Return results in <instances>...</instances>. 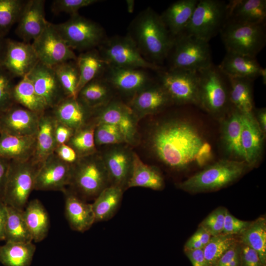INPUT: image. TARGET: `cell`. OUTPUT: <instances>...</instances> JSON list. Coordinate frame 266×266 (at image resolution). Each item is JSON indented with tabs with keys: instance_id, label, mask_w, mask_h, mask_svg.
Wrapping results in <instances>:
<instances>
[{
	"instance_id": "d6a6232c",
	"label": "cell",
	"mask_w": 266,
	"mask_h": 266,
	"mask_svg": "<svg viewBox=\"0 0 266 266\" xmlns=\"http://www.w3.org/2000/svg\"><path fill=\"white\" fill-rule=\"evenodd\" d=\"M164 186V179L160 172L156 168L144 164L136 154L133 153L132 169L127 189L141 187L159 190Z\"/></svg>"
},
{
	"instance_id": "e7e4bbea",
	"label": "cell",
	"mask_w": 266,
	"mask_h": 266,
	"mask_svg": "<svg viewBox=\"0 0 266 266\" xmlns=\"http://www.w3.org/2000/svg\"><path fill=\"white\" fill-rule=\"evenodd\" d=\"M259 77H261L264 84L266 85V69L265 68L261 67Z\"/></svg>"
},
{
	"instance_id": "8d00e7d4",
	"label": "cell",
	"mask_w": 266,
	"mask_h": 266,
	"mask_svg": "<svg viewBox=\"0 0 266 266\" xmlns=\"http://www.w3.org/2000/svg\"><path fill=\"white\" fill-rule=\"evenodd\" d=\"M35 249L32 242L6 241L0 246V262L4 266H30Z\"/></svg>"
},
{
	"instance_id": "e0dca14e",
	"label": "cell",
	"mask_w": 266,
	"mask_h": 266,
	"mask_svg": "<svg viewBox=\"0 0 266 266\" xmlns=\"http://www.w3.org/2000/svg\"><path fill=\"white\" fill-rule=\"evenodd\" d=\"M102 77L113 88L132 97L153 83L148 72L140 68L107 66Z\"/></svg>"
},
{
	"instance_id": "be15d7a7",
	"label": "cell",
	"mask_w": 266,
	"mask_h": 266,
	"mask_svg": "<svg viewBox=\"0 0 266 266\" xmlns=\"http://www.w3.org/2000/svg\"><path fill=\"white\" fill-rule=\"evenodd\" d=\"M126 1L127 3V8L128 12L130 13H133L134 11V0H127Z\"/></svg>"
},
{
	"instance_id": "f6af8a7d",
	"label": "cell",
	"mask_w": 266,
	"mask_h": 266,
	"mask_svg": "<svg viewBox=\"0 0 266 266\" xmlns=\"http://www.w3.org/2000/svg\"><path fill=\"white\" fill-rule=\"evenodd\" d=\"M26 1L0 0V35L5 36L18 22Z\"/></svg>"
},
{
	"instance_id": "94428289",
	"label": "cell",
	"mask_w": 266,
	"mask_h": 266,
	"mask_svg": "<svg viewBox=\"0 0 266 266\" xmlns=\"http://www.w3.org/2000/svg\"><path fill=\"white\" fill-rule=\"evenodd\" d=\"M258 123L264 133L266 131V111L265 108L259 109L257 112V118Z\"/></svg>"
},
{
	"instance_id": "836d02e7",
	"label": "cell",
	"mask_w": 266,
	"mask_h": 266,
	"mask_svg": "<svg viewBox=\"0 0 266 266\" xmlns=\"http://www.w3.org/2000/svg\"><path fill=\"white\" fill-rule=\"evenodd\" d=\"M124 191L110 185L103 190L92 203L95 223L107 221L116 213Z\"/></svg>"
},
{
	"instance_id": "7c38bea8",
	"label": "cell",
	"mask_w": 266,
	"mask_h": 266,
	"mask_svg": "<svg viewBox=\"0 0 266 266\" xmlns=\"http://www.w3.org/2000/svg\"><path fill=\"white\" fill-rule=\"evenodd\" d=\"M159 76L172 102L200 105L198 72L168 69Z\"/></svg>"
},
{
	"instance_id": "f35d334b",
	"label": "cell",
	"mask_w": 266,
	"mask_h": 266,
	"mask_svg": "<svg viewBox=\"0 0 266 266\" xmlns=\"http://www.w3.org/2000/svg\"><path fill=\"white\" fill-rule=\"evenodd\" d=\"M227 78L230 84V101L235 108L244 114L253 113L252 86L254 80L246 78Z\"/></svg>"
},
{
	"instance_id": "4fadbf2b",
	"label": "cell",
	"mask_w": 266,
	"mask_h": 266,
	"mask_svg": "<svg viewBox=\"0 0 266 266\" xmlns=\"http://www.w3.org/2000/svg\"><path fill=\"white\" fill-rule=\"evenodd\" d=\"M39 62L54 66L68 61H76L77 56L61 37L52 23H48L41 34L32 43Z\"/></svg>"
},
{
	"instance_id": "277c9868",
	"label": "cell",
	"mask_w": 266,
	"mask_h": 266,
	"mask_svg": "<svg viewBox=\"0 0 266 266\" xmlns=\"http://www.w3.org/2000/svg\"><path fill=\"white\" fill-rule=\"evenodd\" d=\"M248 166L244 161L222 160L181 182L178 187L190 193L218 190L239 178Z\"/></svg>"
},
{
	"instance_id": "f546056e",
	"label": "cell",
	"mask_w": 266,
	"mask_h": 266,
	"mask_svg": "<svg viewBox=\"0 0 266 266\" xmlns=\"http://www.w3.org/2000/svg\"><path fill=\"white\" fill-rule=\"evenodd\" d=\"M218 67L227 77L254 80L259 77L262 66L256 58L227 52Z\"/></svg>"
},
{
	"instance_id": "6125c7cd",
	"label": "cell",
	"mask_w": 266,
	"mask_h": 266,
	"mask_svg": "<svg viewBox=\"0 0 266 266\" xmlns=\"http://www.w3.org/2000/svg\"><path fill=\"white\" fill-rule=\"evenodd\" d=\"M7 39L0 35V67L3 66L6 51Z\"/></svg>"
},
{
	"instance_id": "74e56055",
	"label": "cell",
	"mask_w": 266,
	"mask_h": 266,
	"mask_svg": "<svg viewBox=\"0 0 266 266\" xmlns=\"http://www.w3.org/2000/svg\"><path fill=\"white\" fill-rule=\"evenodd\" d=\"M112 88L102 76L86 84L79 92L77 98L90 108H97L110 101Z\"/></svg>"
},
{
	"instance_id": "b9f144b4",
	"label": "cell",
	"mask_w": 266,
	"mask_h": 266,
	"mask_svg": "<svg viewBox=\"0 0 266 266\" xmlns=\"http://www.w3.org/2000/svg\"><path fill=\"white\" fill-rule=\"evenodd\" d=\"M96 124L91 122L76 130L66 143L77 153L79 158L97 152L94 132Z\"/></svg>"
},
{
	"instance_id": "d6986e66",
	"label": "cell",
	"mask_w": 266,
	"mask_h": 266,
	"mask_svg": "<svg viewBox=\"0 0 266 266\" xmlns=\"http://www.w3.org/2000/svg\"><path fill=\"white\" fill-rule=\"evenodd\" d=\"M38 62L32 43L7 39L2 67L14 77L27 75Z\"/></svg>"
},
{
	"instance_id": "83f0119b",
	"label": "cell",
	"mask_w": 266,
	"mask_h": 266,
	"mask_svg": "<svg viewBox=\"0 0 266 266\" xmlns=\"http://www.w3.org/2000/svg\"><path fill=\"white\" fill-rule=\"evenodd\" d=\"M36 146V135L17 136L0 133V158L25 162L31 160Z\"/></svg>"
},
{
	"instance_id": "680465c9",
	"label": "cell",
	"mask_w": 266,
	"mask_h": 266,
	"mask_svg": "<svg viewBox=\"0 0 266 266\" xmlns=\"http://www.w3.org/2000/svg\"><path fill=\"white\" fill-rule=\"evenodd\" d=\"M10 160L0 158V201H2Z\"/></svg>"
},
{
	"instance_id": "7a4b0ae2",
	"label": "cell",
	"mask_w": 266,
	"mask_h": 266,
	"mask_svg": "<svg viewBox=\"0 0 266 266\" xmlns=\"http://www.w3.org/2000/svg\"><path fill=\"white\" fill-rule=\"evenodd\" d=\"M128 31L127 35L147 61L159 66L167 58L174 37L160 15L151 8L140 12L131 23Z\"/></svg>"
},
{
	"instance_id": "2e32d148",
	"label": "cell",
	"mask_w": 266,
	"mask_h": 266,
	"mask_svg": "<svg viewBox=\"0 0 266 266\" xmlns=\"http://www.w3.org/2000/svg\"><path fill=\"white\" fill-rule=\"evenodd\" d=\"M40 115L14 103L0 112V133L17 136L36 135Z\"/></svg>"
},
{
	"instance_id": "8fae6325",
	"label": "cell",
	"mask_w": 266,
	"mask_h": 266,
	"mask_svg": "<svg viewBox=\"0 0 266 266\" xmlns=\"http://www.w3.org/2000/svg\"><path fill=\"white\" fill-rule=\"evenodd\" d=\"M200 105L209 112L221 114L230 100L225 75L213 64L198 71Z\"/></svg>"
},
{
	"instance_id": "7dc6e473",
	"label": "cell",
	"mask_w": 266,
	"mask_h": 266,
	"mask_svg": "<svg viewBox=\"0 0 266 266\" xmlns=\"http://www.w3.org/2000/svg\"><path fill=\"white\" fill-rule=\"evenodd\" d=\"M14 78L4 68L0 67V112L15 103L12 97Z\"/></svg>"
},
{
	"instance_id": "4316f807",
	"label": "cell",
	"mask_w": 266,
	"mask_h": 266,
	"mask_svg": "<svg viewBox=\"0 0 266 266\" xmlns=\"http://www.w3.org/2000/svg\"><path fill=\"white\" fill-rule=\"evenodd\" d=\"M56 120L50 109L39 116L36 135V146L32 162L39 166L54 153L57 146L54 133Z\"/></svg>"
},
{
	"instance_id": "484cf974",
	"label": "cell",
	"mask_w": 266,
	"mask_h": 266,
	"mask_svg": "<svg viewBox=\"0 0 266 266\" xmlns=\"http://www.w3.org/2000/svg\"><path fill=\"white\" fill-rule=\"evenodd\" d=\"M266 0H232L227 3L226 21L256 24L265 23Z\"/></svg>"
},
{
	"instance_id": "8992f818",
	"label": "cell",
	"mask_w": 266,
	"mask_h": 266,
	"mask_svg": "<svg viewBox=\"0 0 266 266\" xmlns=\"http://www.w3.org/2000/svg\"><path fill=\"white\" fill-rule=\"evenodd\" d=\"M169 69L198 72L213 64L208 42L184 33L174 37Z\"/></svg>"
},
{
	"instance_id": "e575fe53",
	"label": "cell",
	"mask_w": 266,
	"mask_h": 266,
	"mask_svg": "<svg viewBox=\"0 0 266 266\" xmlns=\"http://www.w3.org/2000/svg\"><path fill=\"white\" fill-rule=\"evenodd\" d=\"M223 140L225 149L230 155L245 162L241 144V113L236 109L223 125Z\"/></svg>"
},
{
	"instance_id": "d590c367",
	"label": "cell",
	"mask_w": 266,
	"mask_h": 266,
	"mask_svg": "<svg viewBox=\"0 0 266 266\" xmlns=\"http://www.w3.org/2000/svg\"><path fill=\"white\" fill-rule=\"evenodd\" d=\"M14 102L39 115L49 110L43 100L36 92L27 75L21 78L13 88Z\"/></svg>"
},
{
	"instance_id": "ac0fdd59",
	"label": "cell",
	"mask_w": 266,
	"mask_h": 266,
	"mask_svg": "<svg viewBox=\"0 0 266 266\" xmlns=\"http://www.w3.org/2000/svg\"><path fill=\"white\" fill-rule=\"evenodd\" d=\"M27 76L50 109L66 98L52 67L39 62Z\"/></svg>"
},
{
	"instance_id": "db71d44e",
	"label": "cell",
	"mask_w": 266,
	"mask_h": 266,
	"mask_svg": "<svg viewBox=\"0 0 266 266\" xmlns=\"http://www.w3.org/2000/svg\"><path fill=\"white\" fill-rule=\"evenodd\" d=\"M240 244V266H266L256 251L246 245Z\"/></svg>"
},
{
	"instance_id": "9c48e42d",
	"label": "cell",
	"mask_w": 266,
	"mask_h": 266,
	"mask_svg": "<svg viewBox=\"0 0 266 266\" xmlns=\"http://www.w3.org/2000/svg\"><path fill=\"white\" fill-rule=\"evenodd\" d=\"M227 19V3L218 0H200L182 33L206 42L220 33Z\"/></svg>"
},
{
	"instance_id": "6da1fadb",
	"label": "cell",
	"mask_w": 266,
	"mask_h": 266,
	"mask_svg": "<svg viewBox=\"0 0 266 266\" xmlns=\"http://www.w3.org/2000/svg\"><path fill=\"white\" fill-rule=\"evenodd\" d=\"M150 148L170 168L181 170L193 162L202 166L211 156V148L190 123L172 120L156 126L150 135Z\"/></svg>"
},
{
	"instance_id": "f907efd6",
	"label": "cell",
	"mask_w": 266,
	"mask_h": 266,
	"mask_svg": "<svg viewBox=\"0 0 266 266\" xmlns=\"http://www.w3.org/2000/svg\"><path fill=\"white\" fill-rule=\"evenodd\" d=\"M251 222L236 218L227 209L222 233L231 235H239L247 228Z\"/></svg>"
},
{
	"instance_id": "5b68a950",
	"label": "cell",
	"mask_w": 266,
	"mask_h": 266,
	"mask_svg": "<svg viewBox=\"0 0 266 266\" xmlns=\"http://www.w3.org/2000/svg\"><path fill=\"white\" fill-rule=\"evenodd\" d=\"M220 33L227 52L256 58L266 43V23L250 24L227 20Z\"/></svg>"
},
{
	"instance_id": "1f68e13d",
	"label": "cell",
	"mask_w": 266,
	"mask_h": 266,
	"mask_svg": "<svg viewBox=\"0 0 266 266\" xmlns=\"http://www.w3.org/2000/svg\"><path fill=\"white\" fill-rule=\"evenodd\" d=\"M76 63L79 72L78 95L79 92L86 84L102 76L108 65L97 48L80 53L77 56Z\"/></svg>"
},
{
	"instance_id": "7bdbcfd3",
	"label": "cell",
	"mask_w": 266,
	"mask_h": 266,
	"mask_svg": "<svg viewBox=\"0 0 266 266\" xmlns=\"http://www.w3.org/2000/svg\"><path fill=\"white\" fill-rule=\"evenodd\" d=\"M66 97L77 98L79 72L76 61H68L53 67Z\"/></svg>"
},
{
	"instance_id": "11a10c76",
	"label": "cell",
	"mask_w": 266,
	"mask_h": 266,
	"mask_svg": "<svg viewBox=\"0 0 266 266\" xmlns=\"http://www.w3.org/2000/svg\"><path fill=\"white\" fill-rule=\"evenodd\" d=\"M54 153L63 161L72 165L79 159L75 150L67 144L58 145Z\"/></svg>"
},
{
	"instance_id": "30bf717a",
	"label": "cell",
	"mask_w": 266,
	"mask_h": 266,
	"mask_svg": "<svg viewBox=\"0 0 266 266\" xmlns=\"http://www.w3.org/2000/svg\"><path fill=\"white\" fill-rule=\"evenodd\" d=\"M98 50L108 66L154 70L162 69L160 66L147 61L128 35L107 37Z\"/></svg>"
},
{
	"instance_id": "d4e9b609",
	"label": "cell",
	"mask_w": 266,
	"mask_h": 266,
	"mask_svg": "<svg viewBox=\"0 0 266 266\" xmlns=\"http://www.w3.org/2000/svg\"><path fill=\"white\" fill-rule=\"evenodd\" d=\"M264 136L254 113H241V144L248 166L255 165L260 159Z\"/></svg>"
},
{
	"instance_id": "5bb4252c",
	"label": "cell",
	"mask_w": 266,
	"mask_h": 266,
	"mask_svg": "<svg viewBox=\"0 0 266 266\" xmlns=\"http://www.w3.org/2000/svg\"><path fill=\"white\" fill-rule=\"evenodd\" d=\"M136 116L128 105L117 101H110L102 106L93 109L91 121L95 124L107 123L117 126L124 135L126 142L134 141L136 134Z\"/></svg>"
},
{
	"instance_id": "ba28073f",
	"label": "cell",
	"mask_w": 266,
	"mask_h": 266,
	"mask_svg": "<svg viewBox=\"0 0 266 266\" xmlns=\"http://www.w3.org/2000/svg\"><path fill=\"white\" fill-rule=\"evenodd\" d=\"M39 166L32 161H11L2 202L5 205L24 210L29 196L34 190Z\"/></svg>"
},
{
	"instance_id": "f1b7e54d",
	"label": "cell",
	"mask_w": 266,
	"mask_h": 266,
	"mask_svg": "<svg viewBox=\"0 0 266 266\" xmlns=\"http://www.w3.org/2000/svg\"><path fill=\"white\" fill-rule=\"evenodd\" d=\"M198 0H179L170 4L160 17L167 30L175 37L181 34L189 22Z\"/></svg>"
},
{
	"instance_id": "bcb514c9",
	"label": "cell",
	"mask_w": 266,
	"mask_h": 266,
	"mask_svg": "<svg viewBox=\"0 0 266 266\" xmlns=\"http://www.w3.org/2000/svg\"><path fill=\"white\" fill-rule=\"evenodd\" d=\"M94 137L96 146L127 143L120 130L117 126L110 124H96Z\"/></svg>"
},
{
	"instance_id": "7402d4cb",
	"label": "cell",
	"mask_w": 266,
	"mask_h": 266,
	"mask_svg": "<svg viewBox=\"0 0 266 266\" xmlns=\"http://www.w3.org/2000/svg\"><path fill=\"white\" fill-rule=\"evenodd\" d=\"M172 103L160 83H153L134 95L129 103L136 117L158 112Z\"/></svg>"
},
{
	"instance_id": "c3c4849f",
	"label": "cell",
	"mask_w": 266,
	"mask_h": 266,
	"mask_svg": "<svg viewBox=\"0 0 266 266\" xmlns=\"http://www.w3.org/2000/svg\"><path fill=\"white\" fill-rule=\"evenodd\" d=\"M227 209L219 207L210 213L200 223V226L206 231L211 236L222 233Z\"/></svg>"
},
{
	"instance_id": "4dcf8cb0",
	"label": "cell",
	"mask_w": 266,
	"mask_h": 266,
	"mask_svg": "<svg viewBox=\"0 0 266 266\" xmlns=\"http://www.w3.org/2000/svg\"><path fill=\"white\" fill-rule=\"evenodd\" d=\"M24 216L33 241L38 242L47 235L50 228L48 214L41 202L33 199L28 202Z\"/></svg>"
},
{
	"instance_id": "cb8c5ba5",
	"label": "cell",
	"mask_w": 266,
	"mask_h": 266,
	"mask_svg": "<svg viewBox=\"0 0 266 266\" xmlns=\"http://www.w3.org/2000/svg\"><path fill=\"white\" fill-rule=\"evenodd\" d=\"M50 110L57 121L74 131L91 122L93 114V109L77 98H65Z\"/></svg>"
},
{
	"instance_id": "816d5d0a",
	"label": "cell",
	"mask_w": 266,
	"mask_h": 266,
	"mask_svg": "<svg viewBox=\"0 0 266 266\" xmlns=\"http://www.w3.org/2000/svg\"><path fill=\"white\" fill-rule=\"evenodd\" d=\"M240 247L238 240L226 251L214 266H240Z\"/></svg>"
},
{
	"instance_id": "6f0895ef",
	"label": "cell",
	"mask_w": 266,
	"mask_h": 266,
	"mask_svg": "<svg viewBox=\"0 0 266 266\" xmlns=\"http://www.w3.org/2000/svg\"><path fill=\"white\" fill-rule=\"evenodd\" d=\"M193 266H207L203 249L184 250Z\"/></svg>"
},
{
	"instance_id": "ee69618b",
	"label": "cell",
	"mask_w": 266,
	"mask_h": 266,
	"mask_svg": "<svg viewBox=\"0 0 266 266\" xmlns=\"http://www.w3.org/2000/svg\"><path fill=\"white\" fill-rule=\"evenodd\" d=\"M237 241L234 235L221 233L211 236L203 249L207 266H214L226 251Z\"/></svg>"
},
{
	"instance_id": "f5cc1de1",
	"label": "cell",
	"mask_w": 266,
	"mask_h": 266,
	"mask_svg": "<svg viewBox=\"0 0 266 266\" xmlns=\"http://www.w3.org/2000/svg\"><path fill=\"white\" fill-rule=\"evenodd\" d=\"M211 235L201 227L189 238L184 246V250L203 249L209 241Z\"/></svg>"
},
{
	"instance_id": "44dd1931",
	"label": "cell",
	"mask_w": 266,
	"mask_h": 266,
	"mask_svg": "<svg viewBox=\"0 0 266 266\" xmlns=\"http://www.w3.org/2000/svg\"><path fill=\"white\" fill-rule=\"evenodd\" d=\"M107 171L110 185L127 189L133 165V152L126 148L115 146L101 156Z\"/></svg>"
},
{
	"instance_id": "3957f363",
	"label": "cell",
	"mask_w": 266,
	"mask_h": 266,
	"mask_svg": "<svg viewBox=\"0 0 266 266\" xmlns=\"http://www.w3.org/2000/svg\"><path fill=\"white\" fill-rule=\"evenodd\" d=\"M109 185L107 171L101 157L97 152L79 158L72 165L68 188L83 200H95Z\"/></svg>"
},
{
	"instance_id": "ab89813d",
	"label": "cell",
	"mask_w": 266,
	"mask_h": 266,
	"mask_svg": "<svg viewBox=\"0 0 266 266\" xmlns=\"http://www.w3.org/2000/svg\"><path fill=\"white\" fill-rule=\"evenodd\" d=\"M4 229L5 240L16 242H31L33 239L24 216V210L6 205Z\"/></svg>"
},
{
	"instance_id": "9a60e30c",
	"label": "cell",
	"mask_w": 266,
	"mask_h": 266,
	"mask_svg": "<svg viewBox=\"0 0 266 266\" xmlns=\"http://www.w3.org/2000/svg\"><path fill=\"white\" fill-rule=\"evenodd\" d=\"M72 165L61 160L54 153L38 167L34 190L63 192L69 186Z\"/></svg>"
},
{
	"instance_id": "681fc988",
	"label": "cell",
	"mask_w": 266,
	"mask_h": 266,
	"mask_svg": "<svg viewBox=\"0 0 266 266\" xmlns=\"http://www.w3.org/2000/svg\"><path fill=\"white\" fill-rule=\"evenodd\" d=\"M99 1L98 0H55L52 2L51 9L55 13L65 12L71 16L78 14L81 8Z\"/></svg>"
},
{
	"instance_id": "60d3db41",
	"label": "cell",
	"mask_w": 266,
	"mask_h": 266,
	"mask_svg": "<svg viewBox=\"0 0 266 266\" xmlns=\"http://www.w3.org/2000/svg\"><path fill=\"white\" fill-rule=\"evenodd\" d=\"M239 241L246 245L259 255L262 263L266 265V220L261 217L251 222L240 234Z\"/></svg>"
},
{
	"instance_id": "603a6c76",
	"label": "cell",
	"mask_w": 266,
	"mask_h": 266,
	"mask_svg": "<svg viewBox=\"0 0 266 266\" xmlns=\"http://www.w3.org/2000/svg\"><path fill=\"white\" fill-rule=\"evenodd\" d=\"M63 193L65 196V212L71 229L84 232L95 223L92 203L83 200L69 188Z\"/></svg>"
},
{
	"instance_id": "ffe728a7",
	"label": "cell",
	"mask_w": 266,
	"mask_h": 266,
	"mask_svg": "<svg viewBox=\"0 0 266 266\" xmlns=\"http://www.w3.org/2000/svg\"><path fill=\"white\" fill-rule=\"evenodd\" d=\"M44 0H26L15 32L22 41L30 43L43 32L48 23Z\"/></svg>"
},
{
	"instance_id": "9f6ffc18",
	"label": "cell",
	"mask_w": 266,
	"mask_h": 266,
	"mask_svg": "<svg viewBox=\"0 0 266 266\" xmlns=\"http://www.w3.org/2000/svg\"><path fill=\"white\" fill-rule=\"evenodd\" d=\"M74 132L70 128L56 120L54 133L57 146L61 144H66Z\"/></svg>"
},
{
	"instance_id": "52a82bcc",
	"label": "cell",
	"mask_w": 266,
	"mask_h": 266,
	"mask_svg": "<svg viewBox=\"0 0 266 266\" xmlns=\"http://www.w3.org/2000/svg\"><path fill=\"white\" fill-rule=\"evenodd\" d=\"M53 26L73 50L87 51L98 47L107 38L102 27L78 14Z\"/></svg>"
},
{
	"instance_id": "91938a15",
	"label": "cell",
	"mask_w": 266,
	"mask_h": 266,
	"mask_svg": "<svg viewBox=\"0 0 266 266\" xmlns=\"http://www.w3.org/2000/svg\"><path fill=\"white\" fill-rule=\"evenodd\" d=\"M6 219V205L0 201V241L5 240L4 229Z\"/></svg>"
}]
</instances>
